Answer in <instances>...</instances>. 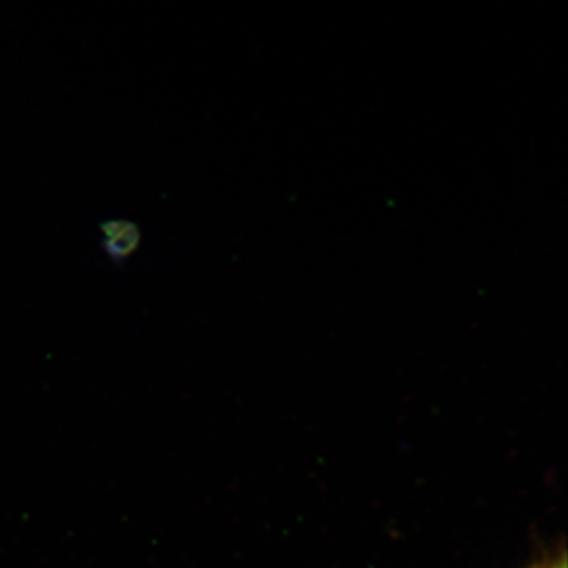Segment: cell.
I'll list each match as a JSON object with an SVG mask.
<instances>
[{
	"instance_id": "1",
	"label": "cell",
	"mask_w": 568,
	"mask_h": 568,
	"mask_svg": "<svg viewBox=\"0 0 568 568\" xmlns=\"http://www.w3.org/2000/svg\"><path fill=\"white\" fill-rule=\"evenodd\" d=\"M102 248L112 263L122 264L141 244V231L126 220H111L102 226Z\"/></svg>"
},
{
	"instance_id": "2",
	"label": "cell",
	"mask_w": 568,
	"mask_h": 568,
	"mask_svg": "<svg viewBox=\"0 0 568 568\" xmlns=\"http://www.w3.org/2000/svg\"><path fill=\"white\" fill-rule=\"evenodd\" d=\"M558 568H566V562L560 564Z\"/></svg>"
}]
</instances>
